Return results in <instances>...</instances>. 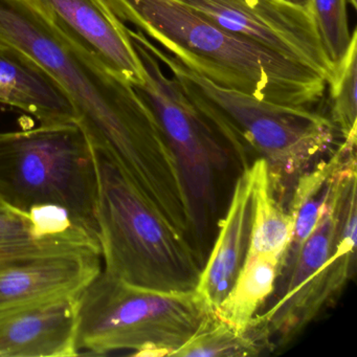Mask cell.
<instances>
[{"instance_id": "15", "label": "cell", "mask_w": 357, "mask_h": 357, "mask_svg": "<svg viewBox=\"0 0 357 357\" xmlns=\"http://www.w3.org/2000/svg\"><path fill=\"white\" fill-rule=\"evenodd\" d=\"M255 177V210L248 255H261L283 264L291 242L294 217L273 191L263 158L252 165Z\"/></svg>"}, {"instance_id": "5", "label": "cell", "mask_w": 357, "mask_h": 357, "mask_svg": "<svg viewBox=\"0 0 357 357\" xmlns=\"http://www.w3.org/2000/svg\"><path fill=\"white\" fill-rule=\"evenodd\" d=\"M0 199L26 214L61 206L100 243L95 153L77 123L0 132Z\"/></svg>"}, {"instance_id": "8", "label": "cell", "mask_w": 357, "mask_h": 357, "mask_svg": "<svg viewBox=\"0 0 357 357\" xmlns=\"http://www.w3.org/2000/svg\"><path fill=\"white\" fill-rule=\"evenodd\" d=\"M220 28L319 73L326 82L335 68L312 15L281 0H178Z\"/></svg>"}, {"instance_id": "9", "label": "cell", "mask_w": 357, "mask_h": 357, "mask_svg": "<svg viewBox=\"0 0 357 357\" xmlns=\"http://www.w3.org/2000/svg\"><path fill=\"white\" fill-rule=\"evenodd\" d=\"M62 32L132 86L145 84L143 62L128 28L105 0H28Z\"/></svg>"}, {"instance_id": "2", "label": "cell", "mask_w": 357, "mask_h": 357, "mask_svg": "<svg viewBox=\"0 0 357 357\" xmlns=\"http://www.w3.org/2000/svg\"><path fill=\"white\" fill-rule=\"evenodd\" d=\"M185 66L219 86L261 101L312 108L327 82L312 68L217 26L178 0H105Z\"/></svg>"}, {"instance_id": "6", "label": "cell", "mask_w": 357, "mask_h": 357, "mask_svg": "<svg viewBox=\"0 0 357 357\" xmlns=\"http://www.w3.org/2000/svg\"><path fill=\"white\" fill-rule=\"evenodd\" d=\"M210 314L195 291L130 285L102 269L79 296L77 348L91 354L133 351L171 356Z\"/></svg>"}, {"instance_id": "4", "label": "cell", "mask_w": 357, "mask_h": 357, "mask_svg": "<svg viewBox=\"0 0 357 357\" xmlns=\"http://www.w3.org/2000/svg\"><path fill=\"white\" fill-rule=\"evenodd\" d=\"M103 271L130 285L194 291L204 263L177 231L105 156L95 151Z\"/></svg>"}, {"instance_id": "10", "label": "cell", "mask_w": 357, "mask_h": 357, "mask_svg": "<svg viewBox=\"0 0 357 357\" xmlns=\"http://www.w3.org/2000/svg\"><path fill=\"white\" fill-rule=\"evenodd\" d=\"M80 294L0 310V357L77 356Z\"/></svg>"}, {"instance_id": "16", "label": "cell", "mask_w": 357, "mask_h": 357, "mask_svg": "<svg viewBox=\"0 0 357 357\" xmlns=\"http://www.w3.org/2000/svg\"><path fill=\"white\" fill-rule=\"evenodd\" d=\"M281 264L269 257L246 255L233 287L213 314L244 332L275 291Z\"/></svg>"}, {"instance_id": "7", "label": "cell", "mask_w": 357, "mask_h": 357, "mask_svg": "<svg viewBox=\"0 0 357 357\" xmlns=\"http://www.w3.org/2000/svg\"><path fill=\"white\" fill-rule=\"evenodd\" d=\"M131 40L146 72L145 84L133 87L151 108L173 150L199 231L215 208V173L225 168L231 148L177 81L165 75L162 63Z\"/></svg>"}, {"instance_id": "12", "label": "cell", "mask_w": 357, "mask_h": 357, "mask_svg": "<svg viewBox=\"0 0 357 357\" xmlns=\"http://www.w3.org/2000/svg\"><path fill=\"white\" fill-rule=\"evenodd\" d=\"M254 210V171L252 166H244L234 187L229 210L219 225L214 248L194 290L212 314L243 266L250 248Z\"/></svg>"}, {"instance_id": "14", "label": "cell", "mask_w": 357, "mask_h": 357, "mask_svg": "<svg viewBox=\"0 0 357 357\" xmlns=\"http://www.w3.org/2000/svg\"><path fill=\"white\" fill-rule=\"evenodd\" d=\"M97 252L100 244L84 231L41 236L29 214L0 199V265L32 257Z\"/></svg>"}, {"instance_id": "18", "label": "cell", "mask_w": 357, "mask_h": 357, "mask_svg": "<svg viewBox=\"0 0 357 357\" xmlns=\"http://www.w3.org/2000/svg\"><path fill=\"white\" fill-rule=\"evenodd\" d=\"M331 100V122L342 139L357 135V31L351 37L344 59L335 66L333 78L328 83Z\"/></svg>"}, {"instance_id": "3", "label": "cell", "mask_w": 357, "mask_h": 357, "mask_svg": "<svg viewBox=\"0 0 357 357\" xmlns=\"http://www.w3.org/2000/svg\"><path fill=\"white\" fill-rule=\"evenodd\" d=\"M129 36L168 68L188 99L221 133L231 150L243 155L246 148L266 162L273 191L283 200L298 176L329 151L336 139L330 119L308 108L261 101L215 84L156 47L141 31Z\"/></svg>"}, {"instance_id": "17", "label": "cell", "mask_w": 357, "mask_h": 357, "mask_svg": "<svg viewBox=\"0 0 357 357\" xmlns=\"http://www.w3.org/2000/svg\"><path fill=\"white\" fill-rule=\"evenodd\" d=\"M273 348L268 329L256 317L246 331L239 332L210 313L171 357H252Z\"/></svg>"}, {"instance_id": "20", "label": "cell", "mask_w": 357, "mask_h": 357, "mask_svg": "<svg viewBox=\"0 0 357 357\" xmlns=\"http://www.w3.org/2000/svg\"><path fill=\"white\" fill-rule=\"evenodd\" d=\"M281 1L311 13V0H281Z\"/></svg>"}, {"instance_id": "13", "label": "cell", "mask_w": 357, "mask_h": 357, "mask_svg": "<svg viewBox=\"0 0 357 357\" xmlns=\"http://www.w3.org/2000/svg\"><path fill=\"white\" fill-rule=\"evenodd\" d=\"M0 105L30 114L39 125L77 123L70 98L31 56L0 39Z\"/></svg>"}, {"instance_id": "1", "label": "cell", "mask_w": 357, "mask_h": 357, "mask_svg": "<svg viewBox=\"0 0 357 357\" xmlns=\"http://www.w3.org/2000/svg\"><path fill=\"white\" fill-rule=\"evenodd\" d=\"M0 39L28 54L59 83L93 149L149 202L160 204L181 189L173 150L151 108L130 83L28 0H0Z\"/></svg>"}, {"instance_id": "19", "label": "cell", "mask_w": 357, "mask_h": 357, "mask_svg": "<svg viewBox=\"0 0 357 357\" xmlns=\"http://www.w3.org/2000/svg\"><path fill=\"white\" fill-rule=\"evenodd\" d=\"M311 15L324 50L334 68L344 59L351 37L347 0H311Z\"/></svg>"}, {"instance_id": "11", "label": "cell", "mask_w": 357, "mask_h": 357, "mask_svg": "<svg viewBox=\"0 0 357 357\" xmlns=\"http://www.w3.org/2000/svg\"><path fill=\"white\" fill-rule=\"evenodd\" d=\"M102 271L97 252L56 254L0 265V310L80 294Z\"/></svg>"}, {"instance_id": "21", "label": "cell", "mask_w": 357, "mask_h": 357, "mask_svg": "<svg viewBox=\"0 0 357 357\" xmlns=\"http://www.w3.org/2000/svg\"><path fill=\"white\" fill-rule=\"evenodd\" d=\"M354 9H356V0H349Z\"/></svg>"}]
</instances>
